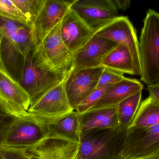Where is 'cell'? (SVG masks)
I'll use <instances>...</instances> for the list:
<instances>
[{
	"label": "cell",
	"instance_id": "obj_18",
	"mask_svg": "<svg viewBox=\"0 0 159 159\" xmlns=\"http://www.w3.org/2000/svg\"><path fill=\"white\" fill-rule=\"evenodd\" d=\"M143 85L139 80L125 77L121 81L111 86L89 111L116 106L128 97L143 91Z\"/></svg>",
	"mask_w": 159,
	"mask_h": 159
},
{
	"label": "cell",
	"instance_id": "obj_29",
	"mask_svg": "<svg viewBox=\"0 0 159 159\" xmlns=\"http://www.w3.org/2000/svg\"><path fill=\"white\" fill-rule=\"evenodd\" d=\"M149 97L159 104V83L148 85L147 87Z\"/></svg>",
	"mask_w": 159,
	"mask_h": 159
},
{
	"label": "cell",
	"instance_id": "obj_19",
	"mask_svg": "<svg viewBox=\"0 0 159 159\" xmlns=\"http://www.w3.org/2000/svg\"><path fill=\"white\" fill-rule=\"evenodd\" d=\"M81 116L75 110L63 116L50 120H44L48 133L59 135L79 143L81 138Z\"/></svg>",
	"mask_w": 159,
	"mask_h": 159
},
{
	"label": "cell",
	"instance_id": "obj_15",
	"mask_svg": "<svg viewBox=\"0 0 159 159\" xmlns=\"http://www.w3.org/2000/svg\"><path fill=\"white\" fill-rule=\"evenodd\" d=\"M0 97L6 103L14 115H25L30 106L28 93L20 83L0 68Z\"/></svg>",
	"mask_w": 159,
	"mask_h": 159
},
{
	"label": "cell",
	"instance_id": "obj_9",
	"mask_svg": "<svg viewBox=\"0 0 159 159\" xmlns=\"http://www.w3.org/2000/svg\"><path fill=\"white\" fill-rule=\"evenodd\" d=\"M73 1L45 0L44 4L30 28L34 47L38 45L57 26L70 9Z\"/></svg>",
	"mask_w": 159,
	"mask_h": 159
},
{
	"label": "cell",
	"instance_id": "obj_23",
	"mask_svg": "<svg viewBox=\"0 0 159 159\" xmlns=\"http://www.w3.org/2000/svg\"><path fill=\"white\" fill-rule=\"evenodd\" d=\"M13 2L28 20L30 29L45 0H13Z\"/></svg>",
	"mask_w": 159,
	"mask_h": 159
},
{
	"label": "cell",
	"instance_id": "obj_17",
	"mask_svg": "<svg viewBox=\"0 0 159 159\" xmlns=\"http://www.w3.org/2000/svg\"><path fill=\"white\" fill-rule=\"evenodd\" d=\"M81 116L82 134L93 131L118 130L116 106L88 111Z\"/></svg>",
	"mask_w": 159,
	"mask_h": 159
},
{
	"label": "cell",
	"instance_id": "obj_14",
	"mask_svg": "<svg viewBox=\"0 0 159 159\" xmlns=\"http://www.w3.org/2000/svg\"><path fill=\"white\" fill-rule=\"evenodd\" d=\"M117 45L111 40L93 35L74 55L72 71L101 67L103 60Z\"/></svg>",
	"mask_w": 159,
	"mask_h": 159
},
{
	"label": "cell",
	"instance_id": "obj_27",
	"mask_svg": "<svg viewBox=\"0 0 159 159\" xmlns=\"http://www.w3.org/2000/svg\"><path fill=\"white\" fill-rule=\"evenodd\" d=\"M17 116L0 113V148L2 147L6 136Z\"/></svg>",
	"mask_w": 159,
	"mask_h": 159
},
{
	"label": "cell",
	"instance_id": "obj_4",
	"mask_svg": "<svg viewBox=\"0 0 159 159\" xmlns=\"http://www.w3.org/2000/svg\"><path fill=\"white\" fill-rule=\"evenodd\" d=\"M60 23L38 45L34 47L33 58L38 68L68 76L73 70L74 55L61 39Z\"/></svg>",
	"mask_w": 159,
	"mask_h": 159
},
{
	"label": "cell",
	"instance_id": "obj_2",
	"mask_svg": "<svg viewBox=\"0 0 159 159\" xmlns=\"http://www.w3.org/2000/svg\"><path fill=\"white\" fill-rule=\"evenodd\" d=\"M33 47L28 26L0 29V68L20 83L27 57Z\"/></svg>",
	"mask_w": 159,
	"mask_h": 159
},
{
	"label": "cell",
	"instance_id": "obj_1",
	"mask_svg": "<svg viewBox=\"0 0 159 159\" xmlns=\"http://www.w3.org/2000/svg\"><path fill=\"white\" fill-rule=\"evenodd\" d=\"M159 155V125L118 133L106 159H140Z\"/></svg>",
	"mask_w": 159,
	"mask_h": 159
},
{
	"label": "cell",
	"instance_id": "obj_5",
	"mask_svg": "<svg viewBox=\"0 0 159 159\" xmlns=\"http://www.w3.org/2000/svg\"><path fill=\"white\" fill-rule=\"evenodd\" d=\"M48 134L45 121L28 112L17 116L6 136L2 147L26 150Z\"/></svg>",
	"mask_w": 159,
	"mask_h": 159
},
{
	"label": "cell",
	"instance_id": "obj_8",
	"mask_svg": "<svg viewBox=\"0 0 159 159\" xmlns=\"http://www.w3.org/2000/svg\"><path fill=\"white\" fill-rule=\"evenodd\" d=\"M74 111L66 93L64 81L48 91L31 105L28 112L41 119L50 120Z\"/></svg>",
	"mask_w": 159,
	"mask_h": 159
},
{
	"label": "cell",
	"instance_id": "obj_6",
	"mask_svg": "<svg viewBox=\"0 0 159 159\" xmlns=\"http://www.w3.org/2000/svg\"><path fill=\"white\" fill-rule=\"evenodd\" d=\"M32 52L33 49L27 57L20 82L30 97V105L48 91L65 81L69 76L38 68L34 64Z\"/></svg>",
	"mask_w": 159,
	"mask_h": 159
},
{
	"label": "cell",
	"instance_id": "obj_7",
	"mask_svg": "<svg viewBox=\"0 0 159 159\" xmlns=\"http://www.w3.org/2000/svg\"><path fill=\"white\" fill-rule=\"evenodd\" d=\"M93 35L127 47L133 58L135 75H141L139 41L135 29L128 17L118 16L106 25L94 31Z\"/></svg>",
	"mask_w": 159,
	"mask_h": 159
},
{
	"label": "cell",
	"instance_id": "obj_10",
	"mask_svg": "<svg viewBox=\"0 0 159 159\" xmlns=\"http://www.w3.org/2000/svg\"><path fill=\"white\" fill-rule=\"evenodd\" d=\"M70 9L94 31L118 16V8L113 0H75Z\"/></svg>",
	"mask_w": 159,
	"mask_h": 159
},
{
	"label": "cell",
	"instance_id": "obj_11",
	"mask_svg": "<svg viewBox=\"0 0 159 159\" xmlns=\"http://www.w3.org/2000/svg\"><path fill=\"white\" fill-rule=\"evenodd\" d=\"M102 67L72 71L65 81L70 104L75 110L97 87Z\"/></svg>",
	"mask_w": 159,
	"mask_h": 159
},
{
	"label": "cell",
	"instance_id": "obj_32",
	"mask_svg": "<svg viewBox=\"0 0 159 159\" xmlns=\"http://www.w3.org/2000/svg\"><path fill=\"white\" fill-rule=\"evenodd\" d=\"M140 159H159V155L151 156V157H148Z\"/></svg>",
	"mask_w": 159,
	"mask_h": 159
},
{
	"label": "cell",
	"instance_id": "obj_24",
	"mask_svg": "<svg viewBox=\"0 0 159 159\" xmlns=\"http://www.w3.org/2000/svg\"><path fill=\"white\" fill-rule=\"evenodd\" d=\"M0 16L18 21L30 28L28 20L13 0H0Z\"/></svg>",
	"mask_w": 159,
	"mask_h": 159
},
{
	"label": "cell",
	"instance_id": "obj_22",
	"mask_svg": "<svg viewBox=\"0 0 159 159\" xmlns=\"http://www.w3.org/2000/svg\"><path fill=\"white\" fill-rule=\"evenodd\" d=\"M142 99L141 91L128 97L116 105L119 131H123L129 128L141 105Z\"/></svg>",
	"mask_w": 159,
	"mask_h": 159
},
{
	"label": "cell",
	"instance_id": "obj_30",
	"mask_svg": "<svg viewBox=\"0 0 159 159\" xmlns=\"http://www.w3.org/2000/svg\"><path fill=\"white\" fill-rule=\"evenodd\" d=\"M118 9L125 10L129 7L131 1L129 0H115L114 1Z\"/></svg>",
	"mask_w": 159,
	"mask_h": 159
},
{
	"label": "cell",
	"instance_id": "obj_16",
	"mask_svg": "<svg viewBox=\"0 0 159 159\" xmlns=\"http://www.w3.org/2000/svg\"><path fill=\"white\" fill-rule=\"evenodd\" d=\"M118 130H104L99 134L92 132L81 135L77 159H106L111 151Z\"/></svg>",
	"mask_w": 159,
	"mask_h": 159
},
{
	"label": "cell",
	"instance_id": "obj_20",
	"mask_svg": "<svg viewBox=\"0 0 159 159\" xmlns=\"http://www.w3.org/2000/svg\"><path fill=\"white\" fill-rule=\"evenodd\" d=\"M101 67L120 73L135 75L132 55L127 47L118 44L103 60Z\"/></svg>",
	"mask_w": 159,
	"mask_h": 159
},
{
	"label": "cell",
	"instance_id": "obj_25",
	"mask_svg": "<svg viewBox=\"0 0 159 159\" xmlns=\"http://www.w3.org/2000/svg\"><path fill=\"white\" fill-rule=\"evenodd\" d=\"M112 85L96 88L86 99L77 106L75 111L80 115H84L90 110L98 102L105 91Z\"/></svg>",
	"mask_w": 159,
	"mask_h": 159
},
{
	"label": "cell",
	"instance_id": "obj_31",
	"mask_svg": "<svg viewBox=\"0 0 159 159\" xmlns=\"http://www.w3.org/2000/svg\"><path fill=\"white\" fill-rule=\"evenodd\" d=\"M0 113L8 114V115H14L6 103L1 97H0Z\"/></svg>",
	"mask_w": 159,
	"mask_h": 159
},
{
	"label": "cell",
	"instance_id": "obj_12",
	"mask_svg": "<svg viewBox=\"0 0 159 159\" xmlns=\"http://www.w3.org/2000/svg\"><path fill=\"white\" fill-rule=\"evenodd\" d=\"M80 144L49 134L25 150L32 159H77Z\"/></svg>",
	"mask_w": 159,
	"mask_h": 159
},
{
	"label": "cell",
	"instance_id": "obj_21",
	"mask_svg": "<svg viewBox=\"0 0 159 159\" xmlns=\"http://www.w3.org/2000/svg\"><path fill=\"white\" fill-rule=\"evenodd\" d=\"M159 125V104L148 97L141 105L128 129L146 128Z\"/></svg>",
	"mask_w": 159,
	"mask_h": 159
},
{
	"label": "cell",
	"instance_id": "obj_13",
	"mask_svg": "<svg viewBox=\"0 0 159 159\" xmlns=\"http://www.w3.org/2000/svg\"><path fill=\"white\" fill-rule=\"evenodd\" d=\"M60 31L63 43L73 55L89 40L94 33V30L71 9L61 22Z\"/></svg>",
	"mask_w": 159,
	"mask_h": 159
},
{
	"label": "cell",
	"instance_id": "obj_33",
	"mask_svg": "<svg viewBox=\"0 0 159 159\" xmlns=\"http://www.w3.org/2000/svg\"><path fill=\"white\" fill-rule=\"evenodd\" d=\"M0 159H4V158L2 156V154L0 153Z\"/></svg>",
	"mask_w": 159,
	"mask_h": 159
},
{
	"label": "cell",
	"instance_id": "obj_26",
	"mask_svg": "<svg viewBox=\"0 0 159 159\" xmlns=\"http://www.w3.org/2000/svg\"><path fill=\"white\" fill-rule=\"evenodd\" d=\"M123 74L113 70L104 68L98 81L97 87H104L107 85H113L124 79Z\"/></svg>",
	"mask_w": 159,
	"mask_h": 159
},
{
	"label": "cell",
	"instance_id": "obj_3",
	"mask_svg": "<svg viewBox=\"0 0 159 159\" xmlns=\"http://www.w3.org/2000/svg\"><path fill=\"white\" fill-rule=\"evenodd\" d=\"M139 43L141 79L148 86L159 83V13L149 9Z\"/></svg>",
	"mask_w": 159,
	"mask_h": 159
},
{
	"label": "cell",
	"instance_id": "obj_28",
	"mask_svg": "<svg viewBox=\"0 0 159 159\" xmlns=\"http://www.w3.org/2000/svg\"><path fill=\"white\" fill-rule=\"evenodd\" d=\"M0 153L4 159H32L26 151L2 147Z\"/></svg>",
	"mask_w": 159,
	"mask_h": 159
}]
</instances>
